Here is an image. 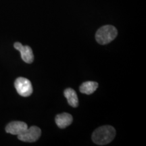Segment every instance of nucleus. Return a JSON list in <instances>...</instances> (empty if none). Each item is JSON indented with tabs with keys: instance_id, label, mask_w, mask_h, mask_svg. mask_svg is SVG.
Returning a JSON list of instances; mask_svg holds the SVG:
<instances>
[{
	"instance_id": "f257e3e1",
	"label": "nucleus",
	"mask_w": 146,
	"mask_h": 146,
	"mask_svg": "<svg viewBox=\"0 0 146 146\" xmlns=\"http://www.w3.org/2000/svg\"><path fill=\"white\" fill-rule=\"evenodd\" d=\"M116 136V130L110 125L102 126L97 129L92 135V140L97 145H104L110 143Z\"/></svg>"
},
{
	"instance_id": "0eeeda50",
	"label": "nucleus",
	"mask_w": 146,
	"mask_h": 146,
	"mask_svg": "<svg viewBox=\"0 0 146 146\" xmlns=\"http://www.w3.org/2000/svg\"><path fill=\"white\" fill-rule=\"evenodd\" d=\"M72 115L68 113H62L56 116V123L60 129H64L72 123Z\"/></svg>"
},
{
	"instance_id": "39448f33",
	"label": "nucleus",
	"mask_w": 146,
	"mask_h": 146,
	"mask_svg": "<svg viewBox=\"0 0 146 146\" xmlns=\"http://www.w3.org/2000/svg\"><path fill=\"white\" fill-rule=\"evenodd\" d=\"M14 48L19 51L22 59L25 62L31 64L34 60V55L32 49L28 45H23L19 42H16L14 45Z\"/></svg>"
},
{
	"instance_id": "423d86ee",
	"label": "nucleus",
	"mask_w": 146,
	"mask_h": 146,
	"mask_svg": "<svg viewBox=\"0 0 146 146\" xmlns=\"http://www.w3.org/2000/svg\"><path fill=\"white\" fill-rule=\"evenodd\" d=\"M28 128L25 123L22 121H13L9 123L5 127V131L12 135H20Z\"/></svg>"
},
{
	"instance_id": "f03ea898",
	"label": "nucleus",
	"mask_w": 146,
	"mask_h": 146,
	"mask_svg": "<svg viewBox=\"0 0 146 146\" xmlns=\"http://www.w3.org/2000/svg\"><path fill=\"white\" fill-rule=\"evenodd\" d=\"M118 31L116 27L112 25H105L102 27L97 31L96 39L98 43L106 45L112 41L117 36Z\"/></svg>"
},
{
	"instance_id": "1a4fd4ad",
	"label": "nucleus",
	"mask_w": 146,
	"mask_h": 146,
	"mask_svg": "<svg viewBox=\"0 0 146 146\" xmlns=\"http://www.w3.org/2000/svg\"><path fill=\"white\" fill-rule=\"evenodd\" d=\"M98 87V83L94 81H87L83 83L80 86L79 90L82 94L87 95L92 94L96 91Z\"/></svg>"
},
{
	"instance_id": "20e7f679",
	"label": "nucleus",
	"mask_w": 146,
	"mask_h": 146,
	"mask_svg": "<svg viewBox=\"0 0 146 146\" xmlns=\"http://www.w3.org/2000/svg\"><path fill=\"white\" fill-rule=\"evenodd\" d=\"M41 135V131L38 127L32 126L18 135V139L25 142H35Z\"/></svg>"
},
{
	"instance_id": "7ed1b4c3",
	"label": "nucleus",
	"mask_w": 146,
	"mask_h": 146,
	"mask_svg": "<svg viewBox=\"0 0 146 146\" xmlns=\"http://www.w3.org/2000/svg\"><path fill=\"white\" fill-rule=\"evenodd\" d=\"M14 87L20 96L23 97H29L33 93V87L31 82L24 77L16 78L14 82Z\"/></svg>"
},
{
	"instance_id": "6e6552de",
	"label": "nucleus",
	"mask_w": 146,
	"mask_h": 146,
	"mask_svg": "<svg viewBox=\"0 0 146 146\" xmlns=\"http://www.w3.org/2000/svg\"><path fill=\"white\" fill-rule=\"evenodd\" d=\"M65 98L67 99L68 104L73 108H76L78 106V99L76 91L74 89L68 88L65 89L64 92Z\"/></svg>"
}]
</instances>
